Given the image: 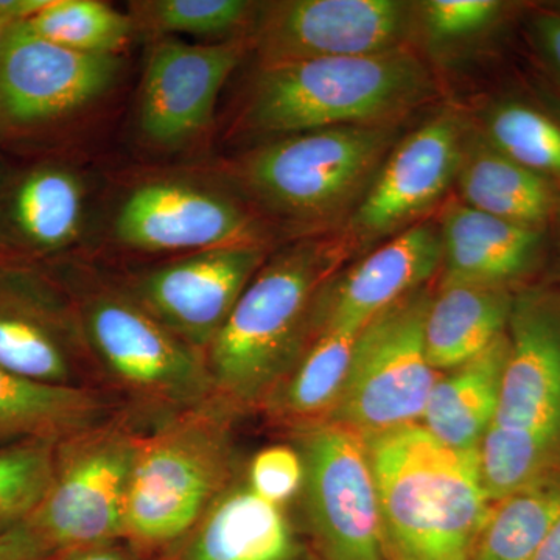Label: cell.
<instances>
[{"instance_id": "cell-36", "label": "cell", "mask_w": 560, "mask_h": 560, "mask_svg": "<svg viewBox=\"0 0 560 560\" xmlns=\"http://www.w3.org/2000/svg\"><path fill=\"white\" fill-rule=\"evenodd\" d=\"M127 541V540H125ZM58 560H140L132 545L124 540L84 548V550L69 552Z\"/></svg>"}, {"instance_id": "cell-16", "label": "cell", "mask_w": 560, "mask_h": 560, "mask_svg": "<svg viewBox=\"0 0 560 560\" xmlns=\"http://www.w3.org/2000/svg\"><path fill=\"white\" fill-rule=\"evenodd\" d=\"M241 40L186 44L161 40L151 50L142 92L140 131L161 149L197 138L213 119L221 88L241 65Z\"/></svg>"}, {"instance_id": "cell-26", "label": "cell", "mask_w": 560, "mask_h": 560, "mask_svg": "<svg viewBox=\"0 0 560 560\" xmlns=\"http://www.w3.org/2000/svg\"><path fill=\"white\" fill-rule=\"evenodd\" d=\"M560 515V469L492 504L471 560H534Z\"/></svg>"}, {"instance_id": "cell-23", "label": "cell", "mask_w": 560, "mask_h": 560, "mask_svg": "<svg viewBox=\"0 0 560 560\" xmlns=\"http://www.w3.org/2000/svg\"><path fill=\"white\" fill-rule=\"evenodd\" d=\"M108 405L90 386L49 385L0 366V447L58 442L105 422Z\"/></svg>"}, {"instance_id": "cell-9", "label": "cell", "mask_w": 560, "mask_h": 560, "mask_svg": "<svg viewBox=\"0 0 560 560\" xmlns=\"http://www.w3.org/2000/svg\"><path fill=\"white\" fill-rule=\"evenodd\" d=\"M79 313L88 349L135 399L176 415L215 396L205 352L176 337L138 301L94 294Z\"/></svg>"}, {"instance_id": "cell-20", "label": "cell", "mask_w": 560, "mask_h": 560, "mask_svg": "<svg viewBox=\"0 0 560 560\" xmlns=\"http://www.w3.org/2000/svg\"><path fill=\"white\" fill-rule=\"evenodd\" d=\"M442 285L508 289L539 260L541 231L456 205L441 221Z\"/></svg>"}, {"instance_id": "cell-27", "label": "cell", "mask_w": 560, "mask_h": 560, "mask_svg": "<svg viewBox=\"0 0 560 560\" xmlns=\"http://www.w3.org/2000/svg\"><path fill=\"white\" fill-rule=\"evenodd\" d=\"M359 331L323 329L279 385V410L298 420L331 415L345 389Z\"/></svg>"}, {"instance_id": "cell-25", "label": "cell", "mask_w": 560, "mask_h": 560, "mask_svg": "<svg viewBox=\"0 0 560 560\" xmlns=\"http://www.w3.org/2000/svg\"><path fill=\"white\" fill-rule=\"evenodd\" d=\"M456 180L464 205L522 226L540 230L556 209L550 180L511 161L488 140L466 142Z\"/></svg>"}, {"instance_id": "cell-5", "label": "cell", "mask_w": 560, "mask_h": 560, "mask_svg": "<svg viewBox=\"0 0 560 560\" xmlns=\"http://www.w3.org/2000/svg\"><path fill=\"white\" fill-rule=\"evenodd\" d=\"M230 410L213 396L139 438L124 518L132 547L154 550L186 539L230 488Z\"/></svg>"}, {"instance_id": "cell-11", "label": "cell", "mask_w": 560, "mask_h": 560, "mask_svg": "<svg viewBox=\"0 0 560 560\" xmlns=\"http://www.w3.org/2000/svg\"><path fill=\"white\" fill-rule=\"evenodd\" d=\"M116 55L66 49L25 22L10 25L0 46V140L46 130L97 102L116 84Z\"/></svg>"}, {"instance_id": "cell-28", "label": "cell", "mask_w": 560, "mask_h": 560, "mask_svg": "<svg viewBox=\"0 0 560 560\" xmlns=\"http://www.w3.org/2000/svg\"><path fill=\"white\" fill-rule=\"evenodd\" d=\"M27 24L40 38L92 55H116L135 31L131 16L98 0H50Z\"/></svg>"}, {"instance_id": "cell-2", "label": "cell", "mask_w": 560, "mask_h": 560, "mask_svg": "<svg viewBox=\"0 0 560 560\" xmlns=\"http://www.w3.org/2000/svg\"><path fill=\"white\" fill-rule=\"evenodd\" d=\"M434 94L430 70L410 47L261 66L241 124L250 135L272 139L323 128L389 127Z\"/></svg>"}, {"instance_id": "cell-18", "label": "cell", "mask_w": 560, "mask_h": 560, "mask_svg": "<svg viewBox=\"0 0 560 560\" xmlns=\"http://www.w3.org/2000/svg\"><path fill=\"white\" fill-rule=\"evenodd\" d=\"M442 265L441 231L419 221L353 265L316 301V326L360 331L378 313L422 289Z\"/></svg>"}, {"instance_id": "cell-37", "label": "cell", "mask_w": 560, "mask_h": 560, "mask_svg": "<svg viewBox=\"0 0 560 560\" xmlns=\"http://www.w3.org/2000/svg\"><path fill=\"white\" fill-rule=\"evenodd\" d=\"M534 560H560V515Z\"/></svg>"}, {"instance_id": "cell-1", "label": "cell", "mask_w": 560, "mask_h": 560, "mask_svg": "<svg viewBox=\"0 0 560 560\" xmlns=\"http://www.w3.org/2000/svg\"><path fill=\"white\" fill-rule=\"evenodd\" d=\"M363 440L386 560H471L492 508L478 451L447 447L420 423Z\"/></svg>"}, {"instance_id": "cell-21", "label": "cell", "mask_w": 560, "mask_h": 560, "mask_svg": "<svg viewBox=\"0 0 560 560\" xmlns=\"http://www.w3.org/2000/svg\"><path fill=\"white\" fill-rule=\"evenodd\" d=\"M179 560H296L300 547L278 504L230 486L195 526Z\"/></svg>"}, {"instance_id": "cell-30", "label": "cell", "mask_w": 560, "mask_h": 560, "mask_svg": "<svg viewBox=\"0 0 560 560\" xmlns=\"http://www.w3.org/2000/svg\"><path fill=\"white\" fill-rule=\"evenodd\" d=\"M55 442L24 441L0 447V534L38 510L54 477Z\"/></svg>"}, {"instance_id": "cell-15", "label": "cell", "mask_w": 560, "mask_h": 560, "mask_svg": "<svg viewBox=\"0 0 560 560\" xmlns=\"http://www.w3.org/2000/svg\"><path fill=\"white\" fill-rule=\"evenodd\" d=\"M464 140L451 113L423 124L397 142L353 209L350 231L361 242L408 230L440 202L458 176Z\"/></svg>"}, {"instance_id": "cell-3", "label": "cell", "mask_w": 560, "mask_h": 560, "mask_svg": "<svg viewBox=\"0 0 560 560\" xmlns=\"http://www.w3.org/2000/svg\"><path fill=\"white\" fill-rule=\"evenodd\" d=\"M340 246L304 242L261 265L206 350L217 399L231 408L271 396L301 359L312 308Z\"/></svg>"}, {"instance_id": "cell-38", "label": "cell", "mask_w": 560, "mask_h": 560, "mask_svg": "<svg viewBox=\"0 0 560 560\" xmlns=\"http://www.w3.org/2000/svg\"><path fill=\"white\" fill-rule=\"evenodd\" d=\"M10 27V24L7 22L0 21V46H2L3 35H5L7 28Z\"/></svg>"}, {"instance_id": "cell-7", "label": "cell", "mask_w": 560, "mask_h": 560, "mask_svg": "<svg viewBox=\"0 0 560 560\" xmlns=\"http://www.w3.org/2000/svg\"><path fill=\"white\" fill-rule=\"evenodd\" d=\"M433 296L412 291L359 331L331 422L361 438L419 423L438 381L425 350V320Z\"/></svg>"}, {"instance_id": "cell-24", "label": "cell", "mask_w": 560, "mask_h": 560, "mask_svg": "<svg viewBox=\"0 0 560 560\" xmlns=\"http://www.w3.org/2000/svg\"><path fill=\"white\" fill-rule=\"evenodd\" d=\"M514 304L508 289L442 285L425 320L427 359L434 371H452L480 355L506 334Z\"/></svg>"}, {"instance_id": "cell-31", "label": "cell", "mask_w": 560, "mask_h": 560, "mask_svg": "<svg viewBox=\"0 0 560 560\" xmlns=\"http://www.w3.org/2000/svg\"><path fill=\"white\" fill-rule=\"evenodd\" d=\"M254 5L246 0H145L131 3V20L154 32L217 39L254 20Z\"/></svg>"}, {"instance_id": "cell-32", "label": "cell", "mask_w": 560, "mask_h": 560, "mask_svg": "<svg viewBox=\"0 0 560 560\" xmlns=\"http://www.w3.org/2000/svg\"><path fill=\"white\" fill-rule=\"evenodd\" d=\"M503 9L497 0H429L416 3V27L433 46L463 44L488 32Z\"/></svg>"}, {"instance_id": "cell-22", "label": "cell", "mask_w": 560, "mask_h": 560, "mask_svg": "<svg viewBox=\"0 0 560 560\" xmlns=\"http://www.w3.org/2000/svg\"><path fill=\"white\" fill-rule=\"evenodd\" d=\"M508 353L506 331L480 355L438 378L420 425L447 447L480 451L499 410Z\"/></svg>"}, {"instance_id": "cell-33", "label": "cell", "mask_w": 560, "mask_h": 560, "mask_svg": "<svg viewBox=\"0 0 560 560\" xmlns=\"http://www.w3.org/2000/svg\"><path fill=\"white\" fill-rule=\"evenodd\" d=\"M248 481L261 499L280 506L304 485L302 456L287 445L265 448L250 460Z\"/></svg>"}, {"instance_id": "cell-12", "label": "cell", "mask_w": 560, "mask_h": 560, "mask_svg": "<svg viewBox=\"0 0 560 560\" xmlns=\"http://www.w3.org/2000/svg\"><path fill=\"white\" fill-rule=\"evenodd\" d=\"M254 20L260 68L404 49L418 28L416 3L401 0H282Z\"/></svg>"}, {"instance_id": "cell-17", "label": "cell", "mask_w": 560, "mask_h": 560, "mask_svg": "<svg viewBox=\"0 0 560 560\" xmlns=\"http://www.w3.org/2000/svg\"><path fill=\"white\" fill-rule=\"evenodd\" d=\"M114 232L127 248L153 253L260 245L256 223L237 202L179 180H153L132 190Z\"/></svg>"}, {"instance_id": "cell-29", "label": "cell", "mask_w": 560, "mask_h": 560, "mask_svg": "<svg viewBox=\"0 0 560 560\" xmlns=\"http://www.w3.org/2000/svg\"><path fill=\"white\" fill-rule=\"evenodd\" d=\"M486 140L522 167L560 180V125L523 103H501L486 119Z\"/></svg>"}, {"instance_id": "cell-8", "label": "cell", "mask_w": 560, "mask_h": 560, "mask_svg": "<svg viewBox=\"0 0 560 560\" xmlns=\"http://www.w3.org/2000/svg\"><path fill=\"white\" fill-rule=\"evenodd\" d=\"M139 434L105 422L58 442L49 490L27 525L58 556L124 539Z\"/></svg>"}, {"instance_id": "cell-4", "label": "cell", "mask_w": 560, "mask_h": 560, "mask_svg": "<svg viewBox=\"0 0 560 560\" xmlns=\"http://www.w3.org/2000/svg\"><path fill=\"white\" fill-rule=\"evenodd\" d=\"M499 410L481 441L480 474L497 503L560 469V298H514Z\"/></svg>"}, {"instance_id": "cell-14", "label": "cell", "mask_w": 560, "mask_h": 560, "mask_svg": "<svg viewBox=\"0 0 560 560\" xmlns=\"http://www.w3.org/2000/svg\"><path fill=\"white\" fill-rule=\"evenodd\" d=\"M80 313L31 268L0 261V366L49 385L80 382L86 352Z\"/></svg>"}, {"instance_id": "cell-13", "label": "cell", "mask_w": 560, "mask_h": 560, "mask_svg": "<svg viewBox=\"0 0 560 560\" xmlns=\"http://www.w3.org/2000/svg\"><path fill=\"white\" fill-rule=\"evenodd\" d=\"M264 261L261 243L190 253L143 275L136 301L206 355Z\"/></svg>"}, {"instance_id": "cell-35", "label": "cell", "mask_w": 560, "mask_h": 560, "mask_svg": "<svg viewBox=\"0 0 560 560\" xmlns=\"http://www.w3.org/2000/svg\"><path fill=\"white\" fill-rule=\"evenodd\" d=\"M534 35L540 50L560 75V14H539L534 20Z\"/></svg>"}, {"instance_id": "cell-6", "label": "cell", "mask_w": 560, "mask_h": 560, "mask_svg": "<svg viewBox=\"0 0 560 560\" xmlns=\"http://www.w3.org/2000/svg\"><path fill=\"white\" fill-rule=\"evenodd\" d=\"M397 142L399 125L298 132L254 150L241 178L280 215L326 223L359 206Z\"/></svg>"}, {"instance_id": "cell-10", "label": "cell", "mask_w": 560, "mask_h": 560, "mask_svg": "<svg viewBox=\"0 0 560 560\" xmlns=\"http://www.w3.org/2000/svg\"><path fill=\"white\" fill-rule=\"evenodd\" d=\"M301 444L305 511L320 559L386 560L363 438L330 420L307 425Z\"/></svg>"}, {"instance_id": "cell-39", "label": "cell", "mask_w": 560, "mask_h": 560, "mask_svg": "<svg viewBox=\"0 0 560 560\" xmlns=\"http://www.w3.org/2000/svg\"><path fill=\"white\" fill-rule=\"evenodd\" d=\"M0 21H3L2 18H0ZM3 22H7V21H3ZM7 24H9V22H7ZM11 25V24H10Z\"/></svg>"}, {"instance_id": "cell-19", "label": "cell", "mask_w": 560, "mask_h": 560, "mask_svg": "<svg viewBox=\"0 0 560 560\" xmlns=\"http://www.w3.org/2000/svg\"><path fill=\"white\" fill-rule=\"evenodd\" d=\"M83 219V183L65 165H33L0 184V249L58 253L79 238Z\"/></svg>"}, {"instance_id": "cell-34", "label": "cell", "mask_w": 560, "mask_h": 560, "mask_svg": "<svg viewBox=\"0 0 560 560\" xmlns=\"http://www.w3.org/2000/svg\"><path fill=\"white\" fill-rule=\"evenodd\" d=\"M57 555L38 534L22 523L9 533L0 534V560H58Z\"/></svg>"}]
</instances>
